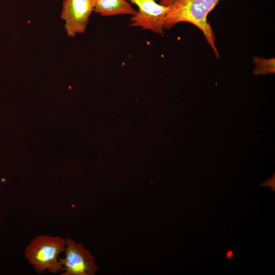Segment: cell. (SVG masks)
Instances as JSON below:
<instances>
[{
    "mask_svg": "<svg viewBox=\"0 0 275 275\" xmlns=\"http://www.w3.org/2000/svg\"><path fill=\"white\" fill-rule=\"evenodd\" d=\"M138 6L135 15L130 19V25L140 26L160 35H163V23L168 7L156 0H127Z\"/></svg>",
    "mask_w": 275,
    "mask_h": 275,
    "instance_id": "277c9868",
    "label": "cell"
},
{
    "mask_svg": "<svg viewBox=\"0 0 275 275\" xmlns=\"http://www.w3.org/2000/svg\"><path fill=\"white\" fill-rule=\"evenodd\" d=\"M219 0H159V4L168 7L164 29H170L178 23L185 22L200 29L218 59L219 53L215 45V36L207 18Z\"/></svg>",
    "mask_w": 275,
    "mask_h": 275,
    "instance_id": "6da1fadb",
    "label": "cell"
},
{
    "mask_svg": "<svg viewBox=\"0 0 275 275\" xmlns=\"http://www.w3.org/2000/svg\"><path fill=\"white\" fill-rule=\"evenodd\" d=\"M234 256V253L232 251H228L226 253V257L228 259H231Z\"/></svg>",
    "mask_w": 275,
    "mask_h": 275,
    "instance_id": "9c48e42d",
    "label": "cell"
},
{
    "mask_svg": "<svg viewBox=\"0 0 275 275\" xmlns=\"http://www.w3.org/2000/svg\"><path fill=\"white\" fill-rule=\"evenodd\" d=\"M253 61L255 65L253 73L256 75H266L275 72L274 58L265 59L261 57H254Z\"/></svg>",
    "mask_w": 275,
    "mask_h": 275,
    "instance_id": "52a82bcc",
    "label": "cell"
},
{
    "mask_svg": "<svg viewBox=\"0 0 275 275\" xmlns=\"http://www.w3.org/2000/svg\"><path fill=\"white\" fill-rule=\"evenodd\" d=\"M275 175L273 174L272 177L267 179L265 182L261 184L262 186H269L271 188L273 191H275Z\"/></svg>",
    "mask_w": 275,
    "mask_h": 275,
    "instance_id": "ba28073f",
    "label": "cell"
},
{
    "mask_svg": "<svg viewBox=\"0 0 275 275\" xmlns=\"http://www.w3.org/2000/svg\"><path fill=\"white\" fill-rule=\"evenodd\" d=\"M66 239L59 236L39 235L33 238L24 251L26 260L38 273L62 272L59 255L64 252Z\"/></svg>",
    "mask_w": 275,
    "mask_h": 275,
    "instance_id": "7a4b0ae2",
    "label": "cell"
},
{
    "mask_svg": "<svg viewBox=\"0 0 275 275\" xmlns=\"http://www.w3.org/2000/svg\"><path fill=\"white\" fill-rule=\"evenodd\" d=\"M64 258L59 257L62 275H94L98 270L94 257L82 244L71 238L66 239Z\"/></svg>",
    "mask_w": 275,
    "mask_h": 275,
    "instance_id": "3957f363",
    "label": "cell"
},
{
    "mask_svg": "<svg viewBox=\"0 0 275 275\" xmlns=\"http://www.w3.org/2000/svg\"><path fill=\"white\" fill-rule=\"evenodd\" d=\"M93 11V0H64L61 18L65 22L67 35L74 37L84 33Z\"/></svg>",
    "mask_w": 275,
    "mask_h": 275,
    "instance_id": "5b68a950",
    "label": "cell"
},
{
    "mask_svg": "<svg viewBox=\"0 0 275 275\" xmlns=\"http://www.w3.org/2000/svg\"><path fill=\"white\" fill-rule=\"evenodd\" d=\"M93 11L103 16L135 15L137 10L127 0H93Z\"/></svg>",
    "mask_w": 275,
    "mask_h": 275,
    "instance_id": "8992f818",
    "label": "cell"
}]
</instances>
